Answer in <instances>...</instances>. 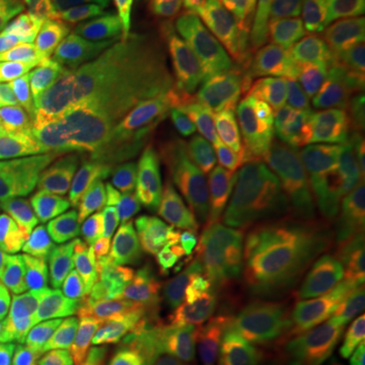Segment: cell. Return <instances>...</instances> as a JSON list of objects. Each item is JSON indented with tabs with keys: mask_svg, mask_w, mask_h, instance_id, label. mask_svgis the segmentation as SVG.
Masks as SVG:
<instances>
[{
	"mask_svg": "<svg viewBox=\"0 0 365 365\" xmlns=\"http://www.w3.org/2000/svg\"><path fill=\"white\" fill-rule=\"evenodd\" d=\"M351 170L323 91L264 67L185 122L130 148L69 201L67 256L160 211L220 258L274 209L333 187Z\"/></svg>",
	"mask_w": 365,
	"mask_h": 365,
	"instance_id": "1",
	"label": "cell"
},
{
	"mask_svg": "<svg viewBox=\"0 0 365 365\" xmlns=\"http://www.w3.org/2000/svg\"><path fill=\"white\" fill-rule=\"evenodd\" d=\"M347 209L349 173L329 189L274 209L225 254L207 287L173 317L230 335L270 314L297 288Z\"/></svg>",
	"mask_w": 365,
	"mask_h": 365,
	"instance_id": "2",
	"label": "cell"
},
{
	"mask_svg": "<svg viewBox=\"0 0 365 365\" xmlns=\"http://www.w3.org/2000/svg\"><path fill=\"white\" fill-rule=\"evenodd\" d=\"M230 79L185 83L144 66L118 88L106 106L104 118L134 140L146 143L193 116L211 98L232 86Z\"/></svg>",
	"mask_w": 365,
	"mask_h": 365,
	"instance_id": "3",
	"label": "cell"
},
{
	"mask_svg": "<svg viewBox=\"0 0 365 365\" xmlns=\"http://www.w3.org/2000/svg\"><path fill=\"white\" fill-rule=\"evenodd\" d=\"M122 311L96 304L0 321V365H76L83 343Z\"/></svg>",
	"mask_w": 365,
	"mask_h": 365,
	"instance_id": "4",
	"label": "cell"
},
{
	"mask_svg": "<svg viewBox=\"0 0 365 365\" xmlns=\"http://www.w3.org/2000/svg\"><path fill=\"white\" fill-rule=\"evenodd\" d=\"M148 67L185 83L242 78L244 49L234 29L205 26L189 37L157 47L148 57Z\"/></svg>",
	"mask_w": 365,
	"mask_h": 365,
	"instance_id": "5",
	"label": "cell"
},
{
	"mask_svg": "<svg viewBox=\"0 0 365 365\" xmlns=\"http://www.w3.org/2000/svg\"><path fill=\"white\" fill-rule=\"evenodd\" d=\"M132 136L122 132L106 118L88 116L67 134L66 143L57 146L59 175L66 189L67 201L93 181L106 167H110L132 144Z\"/></svg>",
	"mask_w": 365,
	"mask_h": 365,
	"instance_id": "6",
	"label": "cell"
},
{
	"mask_svg": "<svg viewBox=\"0 0 365 365\" xmlns=\"http://www.w3.org/2000/svg\"><path fill=\"white\" fill-rule=\"evenodd\" d=\"M138 63L140 55L124 41H90L67 81V91L86 116H98Z\"/></svg>",
	"mask_w": 365,
	"mask_h": 365,
	"instance_id": "7",
	"label": "cell"
},
{
	"mask_svg": "<svg viewBox=\"0 0 365 365\" xmlns=\"http://www.w3.org/2000/svg\"><path fill=\"white\" fill-rule=\"evenodd\" d=\"M88 302L66 270L0 272V321L86 309Z\"/></svg>",
	"mask_w": 365,
	"mask_h": 365,
	"instance_id": "8",
	"label": "cell"
},
{
	"mask_svg": "<svg viewBox=\"0 0 365 365\" xmlns=\"http://www.w3.org/2000/svg\"><path fill=\"white\" fill-rule=\"evenodd\" d=\"M158 327V307L126 309L83 343L76 365H144Z\"/></svg>",
	"mask_w": 365,
	"mask_h": 365,
	"instance_id": "9",
	"label": "cell"
},
{
	"mask_svg": "<svg viewBox=\"0 0 365 365\" xmlns=\"http://www.w3.org/2000/svg\"><path fill=\"white\" fill-rule=\"evenodd\" d=\"M321 67L333 88L343 118L351 175L365 182V78L357 73L345 47L339 43L327 45L323 49Z\"/></svg>",
	"mask_w": 365,
	"mask_h": 365,
	"instance_id": "10",
	"label": "cell"
},
{
	"mask_svg": "<svg viewBox=\"0 0 365 365\" xmlns=\"http://www.w3.org/2000/svg\"><path fill=\"white\" fill-rule=\"evenodd\" d=\"M0 240L16 270H66V242L39 211L2 213Z\"/></svg>",
	"mask_w": 365,
	"mask_h": 365,
	"instance_id": "11",
	"label": "cell"
},
{
	"mask_svg": "<svg viewBox=\"0 0 365 365\" xmlns=\"http://www.w3.org/2000/svg\"><path fill=\"white\" fill-rule=\"evenodd\" d=\"M319 319L333 335L345 365H365V280L347 276L321 288Z\"/></svg>",
	"mask_w": 365,
	"mask_h": 365,
	"instance_id": "12",
	"label": "cell"
},
{
	"mask_svg": "<svg viewBox=\"0 0 365 365\" xmlns=\"http://www.w3.org/2000/svg\"><path fill=\"white\" fill-rule=\"evenodd\" d=\"M86 45V41L69 35L57 25L39 26L29 39L19 43L6 63L33 71L43 86L66 88Z\"/></svg>",
	"mask_w": 365,
	"mask_h": 365,
	"instance_id": "13",
	"label": "cell"
},
{
	"mask_svg": "<svg viewBox=\"0 0 365 365\" xmlns=\"http://www.w3.org/2000/svg\"><path fill=\"white\" fill-rule=\"evenodd\" d=\"M272 365H325L319 311L302 288L288 294L274 329Z\"/></svg>",
	"mask_w": 365,
	"mask_h": 365,
	"instance_id": "14",
	"label": "cell"
},
{
	"mask_svg": "<svg viewBox=\"0 0 365 365\" xmlns=\"http://www.w3.org/2000/svg\"><path fill=\"white\" fill-rule=\"evenodd\" d=\"M225 339V333L173 317L150 345L144 365H189L195 359H209L222 351Z\"/></svg>",
	"mask_w": 365,
	"mask_h": 365,
	"instance_id": "15",
	"label": "cell"
},
{
	"mask_svg": "<svg viewBox=\"0 0 365 365\" xmlns=\"http://www.w3.org/2000/svg\"><path fill=\"white\" fill-rule=\"evenodd\" d=\"M86 118L69 91L59 86H39L0 108V124H43L73 130Z\"/></svg>",
	"mask_w": 365,
	"mask_h": 365,
	"instance_id": "16",
	"label": "cell"
},
{
	"mask_svg": "<svg viewBox=\"0 0 365 365\" xmlns=\"http://www.w3.org/2000/svg\"><path fill=\"white\" fill-rule=\"evenodd\" d=\"M19 173L23 175L31 197L35 201V207L39 209L41 215H45L53 227L59 232L67 242L69 235V201H67L66 189L59 175V163H57V148L47 153H41L37 157L29 158L21 163Z\"/></svg>",
	"mask_w": 365,
	"mask_h": 365,
	"instance_id": "17",
	"label": "cell"
},
{
	"mask_svg": "<svg viewBox=\"0 0 365 365\" xmlns=\"http://www.w3.org/2000/svg\"><path fill=\"white\" fill-rule=\"evenodd\" d=\"M207 16L195 9H167L157 13H146L118 25V39L130 47H160L175 39L189 37L203 31Z\"/></svg>",
	"mask_w": 365,
	"mask_h": 365,
	"instance_id": "18",
	"label": "cell"
},
{
	"mask_svg": "<svg viewBox=\"0 0 365 365\" xmlns=\"http://www.w3.org/2000/svg\"><path fill=\"white\" fill-rule=\"evenodd\" d=\"M55 25L78 39H118V25L108 13L106 0H47Z\"/></svg>",
	"mask_w": 365,
	"mask_h": 365,
	"instance_id": "19",
	"label": "cell"
},
{
	"mask_svg": "<svg viewBox=\"0 0 365 365\" xmlns=\"http://www.w3.org/2000/svg\"><path fill=\"white\" fill-rule=\"evenodd\" d=\"M297 14L314 35L347 37L364 19L365 0H299Z\"/></svg>",
	"mask_w": 365,
	"mask_h": 365,
	"instance_id": "20",
	"label": "cell"
},
{
	"mask_svg": "<svg viewBox=\"0 0 365 365\" xmlns=\"http://www.w3.org/2000/svg\"><path fill=\"white\" fill-rule=\"evenodd\" d=\"M71 130L43 124H0V167L21 165L57 148Z\"/></svg>",
	"mask_w": 365,
	"mask_h": 365,
	"instance_id": "21",
	"label": "cell"
},
{
	"mask_svg": "<svg viewBox=\"0 0 365 365\" xmlns=\"http://www.w3.org/2000/svg\"><path fill=\"white\" fill-rule=\"evenodd\" d=\"M49 19L41 0H0V63Z\"/></svg>",
	"mask_w": 365,
	"mask_h": 365,
	"instance_id": "22",
	"label": "cell"
},
{
	"mask_svg": "<svg viewBox=\"0 0 365 365\" xmlns=\"http://www.w3.org/2000/svg\"><path fill=\"white\" fill-rule=\"evenodd\" d=\"M234 16L235 33L244 49V71L240 79H252L260 69L262 23L268 0H225Z\"/></svg>",
	"mask_w": 365,
	"mask_h": 365,
	"instance_id": "23",
	"label": "cell"
},
{
	"mask_svg": "<svg viewBox=\"0 0 365 365\" xmlns=\"http://www.w3.org/2000/svg\"><path fill=\"white\" fill-rule=\"evenodd\" d=\"M223 365H272L274 329L266 323L240 327L223 343Z\"/></svg>",
	"mask_w": 365,
	"mask_h": 365,
	"instance_id": "24",
	"label": "cell"
},
{
	"mask_svg": "<svg viewBox=\"0 0 365 365\" xmlns=\"http://www.w3.org/2000/svg\"><path fill=\"white\" fill-rule=\"evenodd\" d=\"M112 21L120 25L140 14L167 11V9H195L205 16L213 14L220 6V0H106Z\"/></svg>",
	"mask_w": 365,
	"mask_h": 365,
	"instance_id": "25",
	"label": "cell"
},
{
	"mask_svg": "<svg viewBox=\"0 0 365 365\" xmlns=\"http://www.w3.org/2000/svg\"><path fill=\"white\" fill-rule=\"evenodd\" d=\"M35 201L16 167H0V215L35 211Z\"/></svg>",
	"mask_w": 365,
	"mask_h": 365,
	"instance_id": "26",
	"label": "cell"
},
{
	"mask_svg": "<svg viewBox=\"0 0 365 365\" xmlns=\"http://www.w3.org/2000/svg\"><path fill=\"white\" fill-rule=\"evenodd\" d=\"M39 86H43V81L33 71L14 67L6 61L0 63V108L13 104Z\"/></svg>",
	"mask_w": 365,
	"mask_h": 365,
	"instance_id": "27",
	"label": "cell"
},
{
	"mask_svg": "<svg viewBox=\"0 0 365 365\" xmlns=\"http://www.w3.org/2000/svg\"><path fill=\"white\" fill-rule=\"evenodd\" d=\"M341 237L355 264L365 272V223L353 215H345L339 222Z\"/></svg>",
	"mask_w": 365,
	"mask_h": 365,
	"instance_id": "28",
	"label": "cell"
},
{
	"mask_svg": "<svg viewBox=\"0 0 365 365\" xmlns=\"http://www.w3.org/2000/svg\"><path fill=\"white\" fill-rule=\"evenodd\" d=\"M349 53H351V59L355 66L361 69V73L365 76V26L361 31L355 33V37L351 39V47H349Z\"/></svg>",
	"mask_w": 365,
	"mask_h": 365,
	"instance_id": "29",
	"label": "cell"
},
{
	"mask_svg": "<svg viewBox=\"0 0 365 365\" xmlns=\"http://www.w3.org/2000/svg\"><path fill=\"white\" fill-rule=\"evenodd\" d=\"M9 270H13V264L9 260V256H6V250L2 246V240H0V272H9Z\"/></svg>",
	"mask_w": 365,
	"mask_h": 365,
	"instance_id": "30",
	"label": "cell"
},
{
	"mask_svg": "<svg viewBox=\"0 0 365 365\" xmlns=\"http://www.w3.org/2000/svg\"><path fill=\"white\" fill-rule=\"evenodd\" d=\"M351 215H353V217H357L359 222L365 223V201H364V203H361V205H359V207L355 209V211H353Z\"/></svg>",
	"mask_w": 365,
	"mask_h": 365,
	"instance_id": "31",
	"label": "cell"
},
{
	"mask_svg": "<svg viewBox=\"0 0 365 365\" xmlns=\"http://www.w3.org/2000/svg\"><path fill=\"white\" fill-rule=\"evenodd\" d=\"M189 365H205V359H195V361H191Z\"/></svg>",
	"mask_w": 365,
	"mask_h": 365,
	"instance_id": "32",
	"label": "cell"
},
{
	"mask_svg": "<svg viewBox=\"0 0 365 365\" xmlns=\"http://www.w3.org/2000/svg\"><path fill=\"white\" fill-rule=\"evenodd\" d=\"M333 365H343L341 361H333Z\"/></svg>",
	"mask_w": 365,
	"mask_h": 365,
	"instance_id": "33",
	"label": "cell"
}]
</instances>
